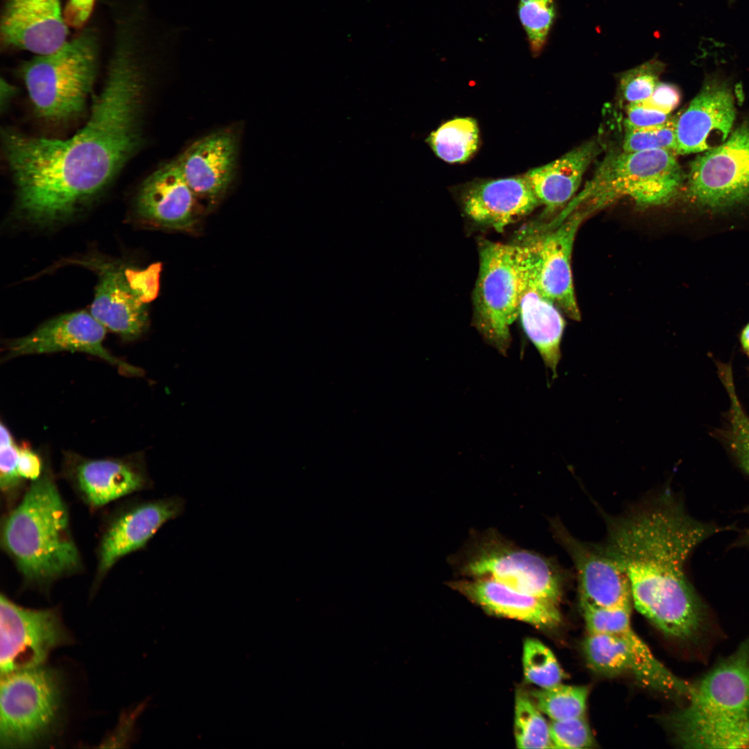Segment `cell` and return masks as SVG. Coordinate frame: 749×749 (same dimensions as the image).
<instances>
[{
	"label": "cell",
	"mask_w": 749,
	"mask_h": 749,
	"mask_svg": "<svg viewBox=\"0 0 749 749\" xmlns=\"http://www.w3.org/2000/svg\"><path fill=\"white\" fill-rule=\"evenodd\" d=\"M105 84L89 119L67 139L2 133L19 214L51 226L65 221L117 175L140 141L147 51L132 35L111 39Z\"/></svg>",
	"instance_id": "cell-1"
},
{
	"label": "cell",
	"mask_w": 749,
	"mask_h": 749,
	"mask_svg": "<svg viewBox=\"0 0 749 749\" xmlns=\"http://www.w3.org/2000/svg\"><path fill=\"white\" fill-rule=\"evenodd\" d=\"M607 523L605 546L624 570L637 611L672 639L707 646L714 623L685 564L721 528L689 515L667 492Z\"/></svg>",
	"instance_id": "cell-2"
},
{
	"label": "cell",
	"mask_w": 749,
	"mask_h": 749,
	"mask_svg": "<svg viewBox=\"0 0 749 749\" xmlns=\"http://www.w3.org/2000/svg\"><path fill=\"white\" fill-rule=\"evenodd\" d=\"M1 538L29 584L44 587L79 569L68 510L49 467L5 517Z\"/></svg>",
	"instance_id": "cell-3"
},
{
	"label": "cell",
	"mask_w": 749,
	"mask_h": 749,
	"mask_svg": "<svg viewBox=\"0 0 749 749\" xmlns=\"http://www.w3.org/2000/svg\"><path fill=\"white\" fill-rule=\"evenodd\" d=\"M687 703L669 716L685 748H737L749 743V638L692 684Z\"/></svg>",
	"instance_id": "cell-4"
},
{
	"label": "cell",
	"mask_w": 749,
	"mask_h": 749,
	"mask_svg": "<svg viewBox=\"0 0 749 749\" xmlns=\"http://www.w3.org/2000/svg\"><path fill=\"white\" fill-rule=\"evenodd\" d=\"M101 44L99 28L85 26L55 51L36 55L21 64L20 72L39 117L62 121L84 111Z\"/></svg>",
	"instance_id": "cell-5"
},
{
	"label": "cell",
	"mask_w": 749,
	"mask_h": 749,
	"mask_svg": "<svg viewBox=\"0 0 749 749\" xmlns=\"http://www.w3.org/2000/svg\"><path fill=\"white\" fill-rule=\"evenodd\" d=\"M62 677L42 666L1 675V748L33 746L50 737L60 721Z\"/></svg>",
	"instance_id": "cell-6"
},
{
	"label": "cell",
	"mask_w": 749,
	"mask_h": 749,
	"mask_svg": "<svg viewBox=\"0 0 749 749\" xmlns=\"http://www.w3.org/2000/svg\"><path fill=\"white\" fill-rule=\"evenodd\" d=\"M682 179L673 151L623 150L604 158L577 199H587L594 207L624 196L642 205H661L676 193Z\"/></svg>",
	"instance_id": "cell-7"
},
{
	"label": "cell",
	"mask_w": 749,
	"mask_h": 749,
	"mask_svg": "<svg viewBox=\"0 0 749 749\" xmlns=\"http://www.w3.org/2000/svg\"><path fill=\"white\" fill-rule=\"evenodd\" d=\"M457 562L458 571L463 576L491 578L556 604L560 599L561 576L553 565L494 531L473 538Z\"/></svg>",
	"instance_id": "cell-8"
},
{
	"label": "cell",
	"mask_w": 749,
	"mask_h": 749,
	"mask_svg": "<svg viewBox=\"0 0 749 749\" xmlns=\"http://www.w3.org/2000/svg\"><path fill=\"white\" fill-rule=\"evenodd\" d=\"M520 266L517 243L484 241L473 293L474 325L503 355L510 343V327L519 316Z\"/></svg>",
	"instance_id": "cell-9"
},
{
	"label": "cell",
	"mask_w": 749,
	"mask_h": 749,
	"mask_svg": "<svg viewBox=\"0 0 749 749\" xmlns=\"http://www.w3.org/2000/svg\"><path fill=\"white\" fill-rule=\"evenodd\" d=\"M0 629L1 675L41 666L52 650L71 642L57 610L25 608L3 594Z\"/></svg>",
	"instance_id": "cell-10"
},
{
	"label": "cell",
	"mask_w": 749,
	"mask_h": 749,
	"mask_svg": "<svg viewBox=\"0 0 749 749\" xmlns=\"http://www.w3.org/2000/svg\"><path fill=\"white\" fill-rule=\"evenodd\" d=\"M160 266L146 270L107 268L102 270L90 313L106 329L131 341L147 329L146 304L158 290Z\"/></svg>",
	"instance_id": "cell-11"
},
{
	"label": "cell",
	"mask_w": 749,
	"mask_h": 749,
	"mask_svg": "<svg viewBox=\"0 0 749 749\" xmlns=\"http://www.w3.org/2000/svg\"><path fill=\"white\" fill-rule=\"evenodd\" d=\"M687 185L692 199L711 207L749 200V128H737L722 144L697 157Z\"/></svg>",
	"instance_id": "cell-12"
},
{
	"label": "cell",
	"mask_w": 749,
	"mask_h": 749,
	"mask_svg": "<svg viewBox=\"0 0 749 749\" xmlns=\"http://www.w3.org/2000/svg\"><path fill=\"white\" fill-rule=\"evenodd\" d=\"M106 328L84 311L60 315L29 334L7 344L5 359L19 356L76 351L87 353L117 366L122 372L142 376L144 370L115 357L103 346Z\"/></svg>",
	"instance_id": "cell-13"
},
{
	"label": "cell",
	"mask_w": 749,
	"mask_h": 749,
	"mask_svg": "<svg viewBox=\"0 0 749 749\" xmlns=\"http://www.w3.org/2000/svg\"><path fill=\"white\" fill-rule=\"evenodd\" d=\"M555 537L574 565L582 608L632 605L628 577L605 546L583 542L557 520L551 522Z\"/></svg>",
	"instance_id": "cell-14"
},
{
	"label": "cell",
	"mask_w": 749,
	"mask_h": 749,
	"mask_svg": "<svg viewBox=\"0 0 749 749\" xmlns=\"http://www.w3.org/2000/svg\"><path fill=\"white\" fill-rule=\"evenodd\" d=\"M62 0H1L0 48L45 55L68 40Z\"/></svg>",
	"instance_id": "cell-15"
},
{
	"label": "cell",
	"mask_w": 749,
	"mask_h": 749,
	"mask_svg": "<svg viewBox=\"0 0 749 749\" xmlns=\"http://www.w3.org/2000/svg\"><path fill=\"white\" fill-rule=\"evenodd\" d=\"M585 215L583 212L565 215L557 225L531 231L526 236L535 253L542 291L574 320H580V313L574 292L571 253L575 236Z\"/></svg>",
	"instance_id": "cell-16"
},
{
	"label": "cell",
	"mask_w": 749,
	"mask_h": 749,
	"mask_svg": "<svg viewBox=\"0 0 749 749\" xmlns=\"http://www.w3.org/2000/svg\"><path fill=\"white\" fill-rule=\"evenodd\" d=\"M64 472L84 501L99 508L130 494L149 488L144 455L91 459L74 453L64 456Z\"/></svg>",
	"instance_id": "cell-17"
},
{
	"label": "cell",
	"mask_w": 749,
	"mask_h": 749,
	"mask_svg": "<svg viewBox=\"0 0 749 749\" xmlns=\"http://www.w3.org/2000/svg\"><path fill=\"white\" fill-rule=\"evenodd\" d=\"M517 245L521 277L519 316L526 334L555 378L561 359L560 345L565 320L558 307L540 286L536 256L532 246L526 239Z\"/></svg>",
	"instance_id": "cell-18"
},
{
	"label": "cell",
	"mask_w": 749,
	"mask_h": 749,
	"mask_svg": "<svg viewBox=\"0 0 749 749\" xmlns=\"http://www.w3.org/2000/svg\"><path fill=\"white\" fill-rule=\"evenodd\" d=\"M184 506L182 497L172 496L139 502L115 517L100 542L98 578L125 556L144 549L164 524L183 513Z\"/></svg>",
	"instance_id": "cell-19"
},
{
	"label": "cell",
	"mask_w": 749,
	"mask_h": 749,
	"mask_svg": "<svg viewBox=\"0 0 749 749\" xmlns=\"http://www.w3.org/2000/svg\"><path fill=\"white\" fill-rule=\"evenodd\" d=\"M735 119L734 98L724 85L705 86L676 119L675 154L713 149L728 138Z\"/></svg>",
	"instance_id": "cell-20"
},
{
	"label": "cell",
	"mask_w": 749,
	"mask_h": 749,
	"mask_svg": "<svg viewBox=\"0 0 749 749\" xmlns=\"http://www.w3.org/2000/svg\"><path fill=\"white\" fill-rule=\"evenodd\" d=\"M632 605L613 608H582L587 632H604L621 638L635 659V677L644 685L666 695L689 698L692 684L675 675L655 658L634 630L630 622Z\"/></svg>",
	"instance_id": "cell-21"
},
{
	"label": "cell",
	"mask_w": 749,
	"mask_h": 749,
	"mask_svg": "<svg viewBox=\"0 0 749 749\" xmlns=\"http://www.w3.org/2000/svg\"><path fill=\"white\" fill-rule=\"evenodd\" d=\"M237 155V137L233 131L226 129L196 141L177 160L196 196L213 201L231 184Z\"/></svg>",
	"instance_id": "cell-22"
},
{
	"label": "cell",
	"mask_w": 749,
	"mask_h": 749,
	"mask_svg": "<svg viewBox=\"0 0 749 749\" xmlns=\"http://www.w3.org/2000/svg\"><path fill=\"white\" fill-rule=\"evenodd\" d=\"M196 197L175 160L144 180L137 195V211L143 218L162 227L189 230L196 223Z\"/></svg>",
	"instance_id": "cell-23"
},
{
	"label": "cell",
	"mask_w": 749,
	"mask_h": 749,
	"mask_svg": "<svg viewBox=\"0 0 749 749\" xmlns=\"http://www.w3.org/2000/svg\"><path fill=\"white\" fill-rule=\"evenodd\" d=\"M525 177L492 180L475 184L465 194L463 208L474 222L502 231L540 205Z\"/></svg>",
	"instance_id": "cell-24"
},
{
	"label": "cell",
	"mask_w": 749,
	"mask_h": 749,
	"mask_svg": "<svg viewBox=\"0 0 749 749\" xmlns=\"http://www.w3.org/2000/svg\"><path fill=\"white\" fill-rule=\"evenodd\" d=\"M449 586L485 610L537 627H554L560 621L558 604L516 590L487 578L449 583Z\"/></svg>",
	"instance_id": "cell-25"
},
{
	"label": "cell",
	"mask_w": 749,
	"mask_h": 749,
	"mask_svg": "<svg viewBox=\"0 0 749 749\" xmlns=\"http://www.w3.org/2000/svg\"><path fill=\"white\" fill-rule=\"evenodd\" d=\"M599 150L597 144L589 141L527 172L524 177L540 203L545 205L548 212L556 210L571 200Z\"/></svg>",
	"instance_id": "cell-26"
},
{
	"label": "cell",
	"mask_w": 749,
	"mask_h": 749,
	"mask_svg": "<svg viewBox=\"0 0 749 749\" xmlns=\"http://www.w3.org/2000/svg\"><path fill=\"white\" fill-rule=\"evenodd\" d=\"M583 649L588 666L607 675L630 673L635 675V659L626 644L619 637L604 632H587Z\"/></svg>",
	"instance_id": "cell-27"
},
{
	"label": "cell",
	"mask_w": 749,
	"mask_h": 749,
	"mask_svg": "<svg viewBox=\"0 0 749 749\" xmlns=\"http://www.w3.org/2000/svg\"><path fill=\"white\" fill-rule=\"evenodd\" d=\"M427 142L435 154L449 163L467 161L476 150L479 128L470 117L450 120L433 131Z\"/></svg>",
	"instance_id": "cell-28"
},
{
	"label": "cell",
	"mask_w": 749,
	"mask_h": 749,
	"mask_svg": "<svg viewBox=\"0 0 749 749\" xmlns=\"http://www.w3.org/2000/svg\"><path fill=\"white\" fill-rule=\"evenodd\" d=\"M540 712L552 721H562L584 716L587 708L588 689L583 686L558 683L533 693Z\"/></svg>",
	"instance_id": "cell-29"
},
{
	"label": "cell",
	"mask_w": 749,
	"mask_h": 749,
	"mask_svg": "<svg viewBox=\"0 0 749 749\" xmlns=\"http://www.w3.org/2000/svg\"><path fill=\"white\" fill-rule=\"evenodd\" d=\"M515 734L519 748H553L549 725L537 707L522 694L516 699Z\"/></svg>",
	"instance_id": "cell-30"
},
{
	"label": "cell",
	"mask_w": 749,
	"mask_h": 749,
	"mask_svg": "<svg viewBox=\"0 0 749 749\" xmlns=\"http://www.w3.org/2000/svg\"><path fill=\"white\" fill-rule=\"evenodd\" d=\"M556 13L553 0L519 1V18L533 55H538L545 46Z\"/></svg>",
	"instance_id": "cell-31"
},
{
	"label": "cell",
	"mask_w": 749,
	"mask_h": 749,
	"mask_svg": "<svg viewBox=\"0 0 749 749\" xmlns=\"http://www.w3.org/2000/svg\"><path fill=\"white\" fill-rule=\"evenodd\" d=\"M523 669L526 679L541 687L560 683L562 670L551 651L540 641L528 639L523 651Z\"/></svg>",
	"instance_id": "cell-32"
},
{
	"label": "cell",
	"mask_w": 749,
	"mask_h": 749,
	"mask_svg": "<svg viewBox=\"0 0 749 749\" xmlns=\"http://www.w3.org/2000/svg\"><path fill=\"white\" fill-rule=\"evenodd\" d=\"M720 373L730 402V444L741 466L749 474V416L737 395L731 368L720 366Z\"/></svg>",
	"instance_id": "cell-33"
},
{
	"label": "cell",
	"mask_w": 749,
	"mask_h": 749,
	"mask_svg": "<svg viewBox=\"0 0 749 749\" xmlns=\"http://www.w3.org/2000/svg\"><path fill=\"white\" fill-rule=\"evenodd\" d=\"M676 119L670 118L667 121L646 128H626L623 141V150L637 152L652 150H666L675 153Z\"/></svg>",
	"instance_id": "cell-34"
},
{
	"label": "cell",
	"mask_w": 749,
	"mask_h": 749,
	"mask_svg": "<svg viewBox=\"0 0 749 749\" xmlns=\"http://www.w3.org/2000/svg\"><path fill=\"white\" fill-rule=\"evenodd\" d=\"M664 64L656 59L647 61L621 75L620 89L629 102H640L648 98L659 84Z\"/></svg>",
	"instance_id": "cell-35"
},
{
	"label": "cell",
	"mask_w": 749,
	"mask_h": 749,
	"mask_svg": "<svg viewBox=\"0 0 749 749\" xmlns=\"http://www.w3.org/2000/svg\"><path fill=\"white\" fill-rule=\"evenodd\" d=\"M549 727L553 748L574 749L594 747V736L585 716L552 721Z\"/></svg>",
	"instance_id": "cell-36"
},
{
	"label": "cell",
	"mask_w": 749,
	"mask_h": 749,
	"mask_svg": "<svg viewBox=\"0 0 749 749\" xmlns=\"http://www.w3.org/2000/svg\"><path fill=\"white\" fill-rule=\"evenodd\" d=\"M0 429V486L5 494H10L24 481L18 471L19 446L2 422Z\"/></svg>",
	"instance_id": "cell-37"
},
{
	"label": "cell",
	"mask_w": 749,
	"mask_h": 749,
	"mask_svg": "<svg viewBox=\"0 0 749 749\" xmlns=\"http://www.w3.org/2000/svg\"><path fill=\"white\" fill-rule=\"evenodd\" d=\"M680 101V93L675 85L660 82L648 98L638 103L645 107L670 114Z\"/></svg>",
	"instance_id": "cell-38"
},
{
	"label": "cell",
	"mask_w": 749,
	"mask_h": 749,
	"mask_svg": "<svg viewBox=\"0 0 749 749\" xmlns=\"http://www.w3.org/2000/svg\"><path fill=\"white\" fill-rule=\"evenodd\" d=\"M670 118V114L645 107L638 102L631 103L627 107L626 128L653 126L663 123Z\"/></svg>",
	"instance_id": "cell-39"
},
{
	"label": "cell",
	"mask_w": 749,
	"mask_h": 749,
	"mask_svg": "<svg viewBox=\"0 0 749 749\" xmlns=\"http://www.w3.org/2000/svg\"><path fill=\"white\" fill-rule=\"evenodd\" d=\"M42 461L27 443L19 446L18 471L23 479L32 481L38 479L44 470Z\"/></svg>",
	"instance_id": "cell-40"
},
{
	"label": "cell",
	"mask_w": 749,
	"mask_h": 749,
	"mask_svg": "<svg viewBox=\"0 0 749 749\" xmlns=\"http://www.w3.org/2000/svg\"><path fill=\"white\" fill-rule=\"evenodd\" d=\"M96 0H69L64 11L68 26L78 29L85 26L93 11Z\"/></svg>",
	"instance_id": "cell-41"
},
{
	"label": "cell",
	"mask_w": 749,
	"mask_h": 749,
	"mask_svg": "<svg viewBox=\"0 0 749 749\" xmlns=\"http://www.w3.org/2000/svg\"><path fill=\"white\" fill-rule=\"evenodd\" d=\"M741 341L744 350L749 354V323L742 332Z\"/></svg>",
	"instance_id": "cell-42"
},
{
	"label": "cell",
	"mask_w": 749,
	"mask_h": 749,
	"mask_svg": "<svg viewBox=\"0 0 749 749\" xmlns=\"http://www.w3.org/2000/svg\"><path fill=\"white\" fill-rule=\"evenodd\" d=\"M730 1H732V0H730Z\"/></svg>",
	"instance_id": "cell-43"
}]
</instances>
